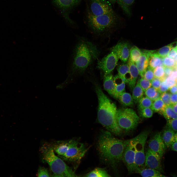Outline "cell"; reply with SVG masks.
<instances>
[{
  "instance_id": "cell-4",
  "label": "cell",
  "mask_w": 177,
  "mask_h": 177,
  "mask_svg": "<svg viewBox=\"0 0 177 177\" xmlns=\"http://www.w3.org/2000/svg\"><path fill=\"white\" fill-rule=\"evenodd\" d=\"M43 159L48 163L53 174L52 177H75L74 172L63 160L56 156L52 147L44 145L41 149Z\"/></svg>"
},
{
  "instance_id": "cell-47",
  "label": "cell",
  "mask_w": 177,
  "mask_h": 177,
  "mask_svg": "<svg viewBox=\"0 0 177 177\" xmlns=\"http://www.w3.org/2000/svg\"><path fill=\"white\" fill-rule=\"evenodd\" d=\"M170 99L171 104L177 103V93L170 94Z\"/></svg>"
},
{
  "instance_id": "cell-52",
  "label": "cell",
  "mask_w": 177,
  "mask_h": 177,
  "mask_svg": "<svg viewBox=\"0 0 177 177\" xmlns=\"http://www.w3.org/2000/svg\"><path fill=\"white\" fill-rule=\"evenodd\" d=\"M170 105L174 111L177 114V103L171 104Z\"/></svg>"
},
{
  "instance_id": "cell-17",
  "label": "cell",
  "mask_w": 177,
  "mask_h": 177,
  "mask_svg": "<svg viewBox=\"0 0 177 177\" xmlns=\"http://www.w3.org/2000/svg\"><path fill=\"white\" fill-rule=\"evenodd\" d=\"M128 64L129 69L130 78L128 83L131 90H132L136 85V81L139 74L138 70L134 62L129 58Z\"/></svg>"
},
{
  "instance_id": "cell-18",
  "label": "cell",
  "mask_w": 177,
  "mask_h": 177,
  "mask_svg": "<svg viewBox=\"0 0 177 177\" xmlns=\"http://www.w3.org/2000/svg\"><path fill=\"white\" fill-rule=\"evenodd\" d=\"M113 80L115 85V89L113 96L118 98L121 94L125 92L126 81L118 75L113 77Z\"/></svg>"
},
{
  "instance_id": "cell-24",
  "label": "cell",
  "mask_w": 177,
  "mask_h": 177,
  "mask_svg": "<svg viewBox=\"0 0 177 177\" xmlns=\"http://www.w3.org/2000/svg\"><path fill=\"white\" fill-rule=\"evenodd\" d=\"M53 147L54 151L60 157L63 156L66 153L68 148V140L62 141L59 142Z\"/></svg>"
},
{
  "instance_id": "cell-30",
  "label": "cell",
  "mask_w": 177,
  "mask_h": 177,
  "mask_svg": "<svg viewBox=\"0 0 177 177\" xmlns=\"http://www.w3.org/2000/svg\"><path fill=\"white\" fill-rule=\"evenodd\" d=\"M118 75L121 77L126 79L127 83L128 80L126 77V75L129 73V67L128 64H123L119 66L117 69Z\"/></svg>"
},
{
  "instance_id": "cell-43",
  "label": "cell",
  "mask_w": 177,
  "mask_h": 177,
  "mask_svg": "<svg viewBox=\"0 0 177 177\" xmlns=\"http://www.w3.org/2000/svg\"><path fill=\"white\" fill-rule=\"evenodd\" d=\"M164 81L169 88L177 84L176 80L169 76L166 77Z\"/></svg>"
},
{
  "instance_id": "cell-54",
  "label": "cell",
  "mask_w": 177,
  "mask_h": 177,
  "mask_svg": "<svg viewBox=\"0 0 177 177\" xmlns=\"http://www.w3.org/2000/svg\"><path fill=\"white\" fill-rule=\"evenodd\" d=\"M175 141H177V132L175 134Z\"/></svg>"
},
{
  "instance_id": "cell-38",
  "label": "cell",
  "mask_w": 177,
  "mask_h": 177,
  "mask_svg": "<svg viewBox=\"0 0 177 177\" xmlns=\"http://www.w3.org/2000/svg\"><path fill=\"white\" fill-rule=\"evenodd\" d=\"M155 77L153 70L148 66L144 73L143 78L151 82Z\"/></svg>"
},
{
  "instance_id": "cell-53",
  "label": "cell",
  "mask_w": 177,
  "mask_h": 177,
  "mask_svg": "<svg viewBox=\"0 0 177 177\" xmlns=\"http://www.w3.org/2000/svg\"><path fill=\"white\" fill-rule=\"evenodd\" d=\"M108 1L112 4H114L116 2L117 0H107Z\"/></svg>"
},
{
  "instance_id": "cell-7",
  "label": "cell",
  "mask_w": 177,
  "mask_h": 177,
  "mask_svg": "<svg viewBox=\"0 0 177 177\" xmlns=\"http://www.w3.org/2000/svg\"><path fill=\"white\" fill-rule=\"evenodd\" d=\"M150 132L145 131L135 137V173L144 166L145 160V146Z\"/></svg>"
},
{
  "instance_id": "cell-36",
  "label": "cell",
  "mask_w": 177,
  "mask_h": 177,
  "mask_svg": "<svg viewBox=\"0 0 177 177\" xmlns=\"http://www.w3.org/2000/svg\"><path fill=\"white\" fill-rule=\"evenodd\" d=\"M146 96L150 99L153 102L156 99L158 90L152 87H150L145 91Z\"/></svg>"
},
{
  "instance_id": "cell-57",
  "label": "cell",
  "mask_w": 177,
  "mask_h": 177,
  "mask_svg": "<svg viewBox=\"0 0 177 177\" xmlns=\"http://www.w3.org/2000/svg\"></svg>"
},
{
  "instance_id": "cell-20",
  "label": "cell",
  "mask_w": 177,
  "mask_h": 177,
  "mask_svg": "<svg viewBox=\"0 0 177 177\" xmlns=\"http://www.w3.org/2000/svg\"><path fill=\"white\" fill-rule=\"evenodd\" d=\"M103 85L104 89L110 95L113 96L115 89V85L113 77L111 73L104 75Z\"/></svg>"
},
{
  "instance_id": "cell-32",
  "label": "cell",
  "mask_w": 177,
  "mask_h": 177,
  "mask_svg": "<svg viewBox=\"0 0 177 177\" xmlns=\"http://www.w3.org/2000/svg\"><path fill=\"white\" fill-rule=\"evenodd\" d=\"M138 102V108L140 110L145 108L150 107L152 105L153 101L150 99L146 96L143 97Z\"/></svg>"
},
{
  "instance_id": "cell-50",
  "label": "cell",
  "mask_w": 177,
  "mask_h": 177,
  "mask_svg": "<svg viewBox=\"0 0 177 177\" xmlns=\"http://www.w3.org/2000/svg\"><path fill=\"white\" fill-rule=\"evenodd\" d=\"M169 89L171 94L177 93V84L169 88Z\"/></svg>"
},
{
  "instance_id": "cell-11",
  "label": "cell",
  "mask_w": 177,
  "mask_h": 177,
  "mask_svg": "<svg viewBox=\"0 0 177 177\" xmlns=\"http://www.w3.org/2000/svg\"><path fill=\"white\" fill-rule=\"evenodd\" d=\"M119 58L114 52H111L98 61L97 67L104 74H107L111 73L115 67Z\"/></svg>"
},
{
  "instance_id": "cell-29",
  "label": "cell",
  "mask_w": 177,
  "mask_h": 177,
  "mask_svg": "<svg viewBox=\"0 0 177 177\" xmlns=\"http://www.w3.org/2000/svg\"><path fill=\"white\" fill-rule=\"evenodd\" d=\"M165 106L160 97L154 101L150 108L155 112L162 113Z\"/></svg>"
},
{
  "instance_id": "cell-6",
  "label": "cell",
  "mask_w": 177,
  "mask_h": 177,
  "mask_svg": "<svg viewBox=\"0 0 177 177\" xmlns=\"http://www.w3.org/2000/svg\"><path fill=\"white\" fill-rule=\"evenodd\" d=\"M116 119L123 133H127L134 129L139 122V118L135 112L130 108L117 110Z\"/></svg>"
},
{
  "instance_id": "cell-10",
  "label": "cell",
  "mask_w": 177,
  "mask_h": 177,
  "mask_svg": "<svg viewBox=\"0 0 177 177\" xmlns=\"http://www.w3.org/2000/svg\"><path fill=\"white\" fill-rule=\"evenodd\" d=\"M135 138L130 139L125 148L122 156L123 162L129 173H135Z\"/></svg>"
},
{
  "instance_id": "cell-37",
  "label": "cell",
  "mask_w": 177,
  "mask_h": 177,
  "mask_svg": "<svg viewBox=\"0 0 177 177\" xmlns=\"http://www.w3.org/2000/svg\"><path fill=\"white\" fill-rule=\"evenodd\" d=\"M138 81L144 92L151 86V82L144 78L142 77Z\"/></svg>"
},
{
  "instance_id": "cell-1",
  "label": "cell",
  "mask_w": 177,
  "mask_h": 177,
  "mask_svg": "<svg viewBox=\"0 0 177 177\" xmlns=\"http://www.w3.org/2000/svg\"><path fill=\"white\" fill-rule=\"evenodd\" d=\"M129 140L116 138L108 131L102 130L101 132L98 144L99 152L102 158L115 170L122 161L123 153Z\"/></svg>"
},
{
  "instance_id": "cell-48",
  "label": "cell",
  "mask_w": 177,
  "mask_h": 177,
  "mask_svg": "<svg viewBox=\"0 0 177 177\" xmlns=\"http://www.w3.org/2000/svg\"><path fill=\"white\" fill-rule=\"evenodd\" d=\"M163 67L165 75L166 78L170 75L171 73L173 71V69L171 68L164 66Z\"/></svg>"
},
{
  "instance_id": "cell-41",
  "label": "cell",
  "mask_w": 177,
  "mask_h": 177,
  "mask_svg": "<svg viewBox=\"0 0 177 177\" xmlns=\"http://www.w3.org/2000/svg\"><path fill=\"white\" fill-rule=\"evenodd\" d=\"M167 127L174 132H177V118L167 120Z\"/></svg>"
},
{
  "instance_id": "cell-26",
  "label": "cell",
  "mask_w": 177,
  "mask_h": 177,
  "mask_svg": "<svg viewBox=\"0 0 177 177\" xmlns=\"http://www.w3.org/2000/svg\"><path fill=\"white\" fill-rule=\"evenodd\" d=\"M118 98L121 104L124 106H130L133 104L134 101L132 97L129 93L124 92Z\"/></svg>"
},
{
  "instance_id": "cell-49",
  "label": "cell",
  "mask_w": 177,
  "mask_h": 177,
  "mask_svg": "<svg viewBox=\"0 0 177 177\" xmlns=\"http://www.w3.org/2000/svg\"><path fill=\"white\" fill-rule=\"evenodd\" d=\"M169 76L177 81V69H174Z\"/></svg>"
},
{
  "instance_id": "cell-31",
  "label": "cell",
  "mask_w": 177,
  "mask_h": 177,
  "mask_svg": "<svg viewBox=\"0 0 177 177\" xmlns=\"http://www.w3.org/2000/svg\"><path fill=\"white\" fill-rule=\"evenodd\" d=\"M142 51L136 46L132 47L130 51V58L134 62H136L142 54Z\"/></svg>"
},
{
  "instance_id": "cell-9",
  "label": "cell",
  "mask_w": 177,
  "mask_h": 177,
  "mask_svg": "<svg viewBox=\"0 0 177 177\" xmlns=\"http://www.w3.org/2000/svg\"><path fill=\"white\" fill-rule=\"evenodd\" d=\"M114 11L111 3L106 0H88L87 14L97 16Z\"/></svg>"
},
{
  "instance_id": "cell-55",
  "label": "cell",
  "mask_w": 177,
  "mask_h": 177,
  "mask_svg": "<svg viewBox=\"0 0 177 177\" xmlns=\"http://www.w3.org/2000/svg\"><path fill=\"white\" fill-rule=\"evenodd\" d=\"M176 59L177 60V57H176Z\"/></svg>"
},
{
  "instance_id": "cell-14",
  "label": "cell",
  "mask_w": 177,
  "mask_h": 177,
  "mask_svg": "<svg viewBox=\"0 0 177 177\" xmlns=\"http://www.w3.org/2000/svg\"><path fill=\"white\" fill-rule=\"evenodd\" d=\"M148 145L149 148L158 153L162 157L165 152V147L160 133L155 134L148 141Z\"/></svg>"
},
{
  "instance_id": "cell-33",
  "label": "cell",
  "mask_w": 177,
  "mask_h": 177,
  "mask_svg": "<svg viewBox=\"0 0 177 177\" xmlns=\"http://www.w3.org/2000/svg\"><path fill=\"white\" fill-rule=\"evenodd\" d=\"M173 44H171L161 48L156 53L162 58L167 57L170 51L173 48Z\"/></svg>"
},
{
  "instance_id": "cell-25",
  "label": "cell",
  "mask_w": 177,
  "mask_h": 177,
  "mask_svg": "<svg viewBox=\"0 0 177 177\" xmlns=\"http://www.w3.org/2000/svg\"><path fill=\"white\" fill-rule=\"evenodd\" d=\"M132 97L133 101L136 103L143 97L144 91L138 82L132 90Z\"/></svg>"
},
{
  "instance_id": "cell-16",
  "label": "cell",
  "mask_w": 177,
  "mask_h": 177,
  "mask_svg": "<svg viewBox=\"0 0 177 177\" xmlns=\"http://www.w3.org/2000/svg\"><path fill=\"white\" fill-rule=\"evenodd\" d=\"M112 51L117 55L118 58L124 62H126L130 55L128 44L126 43H119L113 47Z\"/></svg>"
},
{
  "instance_id": "cell-27",
  "label": "cell",
  "mask_w": 177,
  "mask_h": 177,
  "mask_svg": "<svg viewBox=\"0 0 177 177\" xmlns=\"http://www.w3.org/2000/svg\"><path fill=\"white\" fill-rule=\"evenodd\" d=\"M85 177H106L111 176L104 169L100 168H96L84 176Z\"/></svg>"
},
{
  "instance_id": "cell-3",
  "label": "cell",
  "mask_w": 177,
  "mask_h": 177,
  "mask_svg": "<svg viewBox=\"0 0 177 177\" xmlns=\"http://www.w3.org/2000/svg\"><path fill=\"white\" fill-rule=\"evenodd\" d=\"M98 55L96 47L89 42L80 41L76 46L72 66L73 71L82 73Z\"/></svg>"
},
{
  "instance_id": "cell-45",
  "label": "cell",
  "mask_w": 177,
  "mask_h": 177,
  "mask_svg": "<svg viewBox=\"0 0 177 177\" xmlns=\"http://www.w3.org/2000/svg\"><path fill=\"white\" fill-rule=\"evenodd\" d=\"M169 89L168 86L166 84L164 81H163L161 82L158 90L160 93H162L166 92Z\"/></svg>"
},
{
  "instance_id": "cell-22",
  "label": "cell",
  "mask_w": 177,
  "mask_h": 177,
  "mask_svg": "<svg viewBox=\"0 0 177 177\" xmlns=\"http://www.w3.org/2000/svg\"><path fill=\"white\" fill-rule=\"evenodd\" d=\"M163 59L156 53H153L149 58L148 66L154 70L158 66H163Z\"/></svg>"
},
{
  "instance_id": "cell-35",
  "label": "cell",
  "mask_w": 177,
  "mask_h": 177,
  "mask_svg": "<svg viewBox=\"0 0 177 177\" xmlns=\"http://www.w3.org/2000/svg\"><path fill=\"white\" fill-rule=\"evenodd\" d=\"M163 66L172 68L173 70L176 68L177 61L172 58L166 57L163 59Z\"/></svg>"
},
{
  "instance_id": "cell-12",
  "label": "cell",
  "mask_w": 177,
  "mask_h": 177,
  "mask_svg": "<svg viewBox=\"0 0 177 177\" xmlns=\"http://www.w3.org/2000/svg\"><path fill=\"white\" fill-rule=\"evenodd\" d=\"M162 158L157 153L148 148L145 152L144 167L163 172L161 164Z\"/></svg>"
},
{
  "instance_id": "cell-39",
  "label": "cell",
  "mask_w": 177,
  "mask_h": 177,
  "mask_svg": "<svg viewBox=\"0 0 177 177\" xmlns=\"http://www.w3.org/2000/svg\"><path fill=\"white\" fill-rule=\"evenodd\" d=\"M140 114L142 117L145 118L151 117L153 115V111L150 107L147 108L140 110Z\"/></svg>"
},
{
  "instance_id": "cell-8",
  "label": "cell",
  "mask_w": 177,
  "mask_h": 177,
  "mask_svg": "<svg viewBox=\"0 0 177 177\" xmlns=\"http://www.w3.org/2000/svg\"><path fill=\"white\" fill-rule=\"evenodd\" d=\"M69 145L65 154L60 157L64 160L71 162H78L83 157L88 148L76 140H68Z\"/></svg>"
},
{
  "instance_id": "cell-5",
  "label": "cell",
  "mask_w": 177,
  "mask_h": 177,
  "mask_svg": "<svg viewBox=\"0 0 177 177\" xmlns=\"http://www.w3.org/2000/svg\"><path fill=\"white\" fill-rule=\"evenodd\" d=\"M87 23L94 32L104 33L115 27L119 21V17L114 11L98 16L86 15Z\"/></svg>"
},
{
  "instance_id": "cell-23",
  "label": "cell",
  "mask_w": 177,
  "mask_h": 177,
  "mask_svg": "<svg viewBox=\"0 0 177 177\" xmlns=\"http://www.w3.org/2000/svg\"><path fill=\"white\" fill-rule=\"evenodd\" d=\"M135 0H117L118 4L128 17L132 15L131 7Z\"/></svg>"
},
{
  "instance_id": "cell-51",
  "label": "cell",
  "mask_w": 177,
  "mask_h": 177,
  "mask_svg": "<svg viewBox=\"0 0 177 177\" xmlns=\"http://www.w3.org/2000/svg\"><path fill=\"white\" fill-rule=\"evenodd\" d=\"M170 148L172 150L177 152V141L173 142Z\"/></svg>"
},
{
  "instance_id": "cell-44",
  "label": "cell",
  "mask_w": 177,
  "mask_h": 177,
  "mask_svg": "<svg viewBox=\"0 0 177 177\" xmlns=\"http://www.w3.org/2000/svg\"><path fill=\"white\" fill-rule=\"evenodd\" d=\"M162 81L160 79L155 77L150 82L151 86L158 90Z\"/></svg>"
},
{
  "instance_id": "cell-2",
  "label": "cell",
  "mask_w": 177,
  "mask_h": 177,
  "mask_svg": "<svg viewBox=\"0 0 177 177\" xmlns=\"http://www.w3.org/2000/svg\"><path fill=\"white\" fill-rule=\"evenodd\" d=\"M95 90L98 101L99 122L111 133L117 136L121 135L123 133L117 121V109L116 104L104 94L99 85H96Z\"/></svg>"
},
{
  "instance_id": "cell-28",
  "label": "cell",
  "mask_w": 177,
  "mask_h": 177,
  "mask_svg": "<svg viewBox=\"0 0 177 177\" xmlns=\"http://www.w3.org/2000/svg\"><path fill=\"white\" fill-rule=\"evenodd\" d=\"M162 113L167 120L177 118V114L174 111L170 105H166Z\"/></svg>"
},
{
  "instance_id": "cell-13",
  "label": "cell",
  "mask_w": 177,
  "mask_h": 177,
  "mask_svg": "<svg viewBox=\"0 0 177 177\" xmlns=\"http://www.w3.org/2000/svg\"><path fill=\"white\" fill-rule=\"evenodd\" d=\"M81 0H53L55 5L65 13V16L72 24L74 22L69 17L70 11L77 6Z\"/></svg>"
},
{
  "instance_id": "cell-21",
  "label": "cell",
  "mask_w": 177,
  "mask_h": 177,
  "mask_svg": "<svg viewBox=\"0 0 177 177\" xmlns=\"http://www.w3.org/2000/svg\"><path fill=\"white\" fill-rule=\"evenodd\" d=\"M136 173L139 174L142 176L144 177H165L161 172L157 170L144 166L137 170Z\"/></svg>"
},
{
  "instance_id": "cell-34",
  "label": "cell",
  "mask_w": 177,
  "mask_h": 177,
  "mask_svg": "<svg viewBox=\"0 0 177 177\" xmlns=\"http://www.w3.org/2000/svg\"><path fill=\"white\" fill-rule=\"evenodd\" d=\"M155 77L160 79L162 81H164L166 78L165 75L163 66H158L153 70Z\"/></svg>"
},
{
  "instance_id": "cell-46",
  "label": "cell",
  "mask_w": 177,
  "mask_h": 177,
  "mask_svg": "<svg viewBox=\"0 0 177 177\" xmlns=\"http://www.w3.org/2000/svg\"><path fill=\"white\" fill-rule=\"evenodd\" d=\"M167 57L171 58L174 59L177 56V45L171 49L167 55Z\"/></svg>"
},
{
  "instance_id": "cell-40",
  "label": "cell",
  "mask_w": 177,
  "mask_h": 177,
  "mask_svg": "<svg viewBox=\"0 0 177 177\" xmlns=\"http://www.w3.org/2000/svg\"><path fill=\"white\" fill-rule=\"evenodd\" d=\"M170 94L166 92L162 93L160 97L165 105L171 104L170 99Z\"/></svg>"
},
{
  "instance_id": "cell-56",
  "label": "cell",
  "mask_w": 177,
  "mask_h": 177,
  "mask_svg": "<svg viewBox=\"0 0 177 177\" xmlns=\"http://www.w3.org/2000/svg\"><path fill=\"white\" fill-rule=\"evenodd\" d=\"M176 69H177V67H176Z\"/></svg>"
},
{
  "instance_id": "cell-42",
  "label": "cell",
  "mask_w": 177,
  "mask_h": 177,
  "mask_svg": "<svg viewBox=\"0 0 177 177\" xmlns=\"http://www.w3.org/2000/svg\"><path fill=\"white\" fill-rule=\"evenodd\" d=\"M37 174L38 177H49V175L47 170L45 167L40 166L39 167Z\"/></svg>"
},
{
  "instance_id": "cell-19",
  "label": "cell",
  "mask_w": 177,
  "mask_h": 177,
  "mask_svg": "<svg viewBox=\"0 0 177 177\" xmlns=\"http://www.w3.org/2000/svg\"><path fill=\"white\" fill-rule=\"evenodd\" d=\"M175 132L168 128L164 130L161 136L165 147H170L175 141Z\"/></svg>"
},
{
  "instance_id": "cell-15",
  "label": "cell",
  "mask_w": 177,
  "mask_h": 177,
  "mask_svg": "<svg viewBox=\"0 0 177 177\" xmlns=\"http://www.w3.org/2000/svg\"><path fill=\"white\" fill-rule=\"evenodd\" d=\"M154 51V50H146L142 51L141 56L136 62L139 74L142 77H143L144 73L148 66L149 57Z\"/></svg>"
}]
</instances>
